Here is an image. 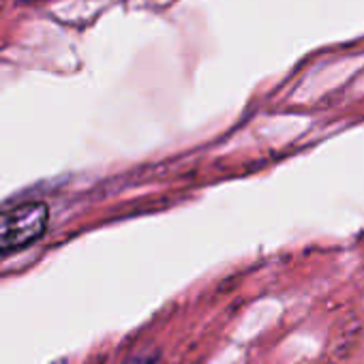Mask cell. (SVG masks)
Listing matches in <instances>:
<instances>
[{
    "label": "cell",
    "mask_w": 364,
    "mask_h": 364,
    "mask_svg": "<svg viewBox=\"0 0 364 364\" xmlns=\"http://www.w3.org/2000/svg\"><path fill=\"white\" fill-rule=\"evenodd\" d=\"M50 223V208L43 202H28L0 213V253L26 249L37 242Z\"/></svg>",
    "instance_id": "6da1fadb"
},
{
    "label": "cell",
    "mask_w": 364,
    "mask_h": 364,
    "mask_svg": "<svg viewBox=\"0 0 364 364\" xmlns=\"http://www.w3.org/2000/svg\"><path fill=\"white\" fill-rule=\"evenodd\" d=\"M156 360H159V351L152 347H144L133 351L122 364H156Z\"/></svg>",
    "instance_id": "7a4b0ae2"
},
{
    "label": "cell",
    "mask_w": 364,
    "mask_h": 364,
    "mask_svg": "<svg viewBox=\"0 0 364 364\" xmlns=\"http://www.w3.org/2000/svg\"><path fill=\"white\" fill-rule=\"evenodd\" d=\"M54 364H65V360H58V362H54Z\"/></svg>",
    "instance_id": "3957f363"
},
{
    "label": "cell",
    "mask_w": 364,
    "mask_h": 364,
    "mask_svg": "<svg viewBox=\"0 0 364 364\" xmlns=\"http://www.w3.org/2000/svg\"><path fill=\"white\" fill-rule=\"evenodd\" d=\"M24 3H31V0H24Z\"/></svg>",
    "instance_id": "277c9868"
}]
</instances>
